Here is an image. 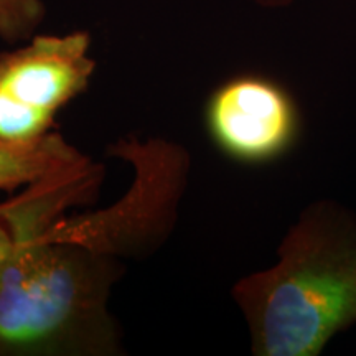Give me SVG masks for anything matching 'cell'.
<instances>
[{
    "mask_svg": "<svg viewBox=\"0 0 356 356\" xmlns=\"http://www.w3.org/2000/svg\"><path fill=\"white\" fill-rule=\"evenodd\" d=\"M101 180V167L91 163L0 203L12 236L0 266V356L121 353V330L109 312L124 274L121 249L95 213L66 216Z\"/></svg>",
    "mask_w": 356,
    "mask_h": 356,
    "instance_id": "obj_1",
    "label": "cell"
},
{
    "mask_svg": "<svg viewBox=\"0 0 356 356\" xmlns=\"http://www.w3.org/2000/svg\"><path fill=\"white\" fill-rule=\"evenodd\" d=\"M279 261L233 287L257 356H317L356 322V218L310 204L279 246Z\"/></svg>",
    "mask_w": 356,
    "mask_h": 356,
    "instance_id": "obj_2",
    "label": "cell"
},
{
    "mask_svg": "<svg viewBox=\"0 0 356 356\" xmlns=\"http://www.w3.org/2000/svg\"><path fill=\"white\" fill-rule=\"evenodd\" d=\"M218 149L243 163H266L291 149L299 134V111L280 84L241 74L218 86L204 109Z\"/></svg>",
    "mask_w": 356,
    "mask_h": 356,
    "instance_id": "obj_3",
    "label": "cell"
},
{
    "mask_svg": "<svg viewBox=\"0 0 356 356\" xmlns=\"http://www.w3.org/2000/svg\"><path fill=\"white\" fill-rule=\"evenodd\" d=\"M86 32L33 37L25 47L0 53V89L25 104L56 115L86 91L96 63Z\"/></svg>",
    "mask_w": 356,
    "mask_h": 356,
    "instance_id": "obj_4",
    "label": "cell"
},
{
    "mask_svg": "<svg viewBox=\"0 0 356 356\" xmlns=\"http://www.w3.org/2000/svg\"><path fill=\"white\" fill-rule=\"evenodd\" d=\"M91 163L58 132L29 144H0V190L12 193Z\"/></svg>",
    "mask_w": 356,
    "mask_h": 356,
    "instance_id": "obj_5",
    "label": "cell"
},
{
    "mask_svg": "<svg viewBox=\"0 0 356 356\" xmlns=\"http://www.w3.org/2000/svg\"><path fill=\"white\" fill-rule=\"evenodd\" d=\"M55 115L0 89V144H29L51 132Z\"/></svg>",
    "mask_w": 356,
    "mask_h": 356,
    "instance_id": "obj_6",
    "label": "cell"
},
{
    "mask_svg": "<svg viewBox=\"0 0 356 356\" xmlns=\"http://www.w3.org/2000/svg\"><path fill=\"white\" fill-rule=\"evenodd\" d=\"M44 17L42 0H0V38L24 42L33 35Z\"/></svg>",
    "mask_w": 356,
    "mask_h": 356,
    "instance_id": "obj_7",
    "label": "cell"
},
{
    "mask_svg": "<svg viewBox=\"0 0 356 356\" xmlns=\"http://www.w3.org/2000/svg\"><path fill=\"white\" fill-rule=\"evenodd\" d=\"M12 251V236L7 226L0 221V266L7 259V256Z\"/></svg>",
    "mask_w": 356,
    "mask_h": 356,
    "instance_id": "obj_8",
    "label": "cell"
},
{
    "mask_svg": "<svg viewBox=\"0 0 356 356\" xmlns=\"http://www.w3.org/2000/svg\"><path fill=\"white\" fill-rule=\"evenodd\" d=\"M252 2L259 3L262 7H286L291 6L293 0H252Z\"/></svg>",
    "mask_w": 356,
    "mask_h": 356,
    "instance_id": "obj_9",
    "label": "cell"
}]
</instances>
